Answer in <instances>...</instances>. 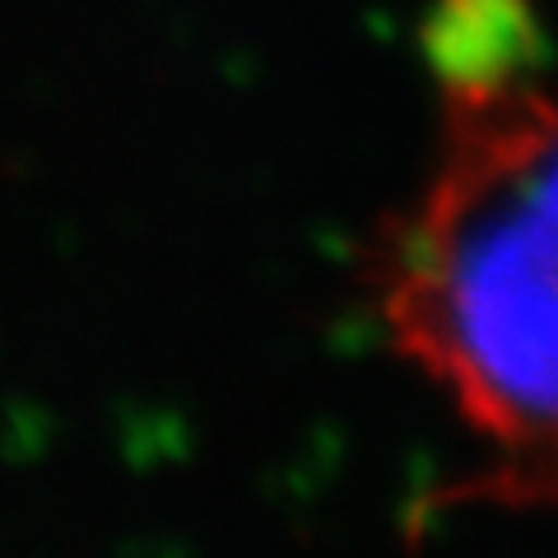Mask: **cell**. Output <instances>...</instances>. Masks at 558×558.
<instances>
[{
	"label": "cell",
	"instance_id": "obj_1",
	"mask_svg": "<svg viewBox=\"0 0 558 558\" xmlns=\"http://www.w3.org/2000/svg\"><path fill=\"white\" fill-rule=\"evenodd\" d=\"M433 178L381 252V317L475 442L442 508L558 512V80L539 57L442 89Z\"/></svg>",
	"mask_w": 558,
	"mask_h": 558
}]
</instances>
